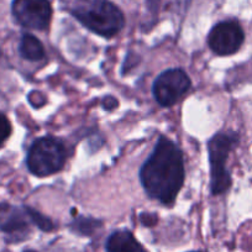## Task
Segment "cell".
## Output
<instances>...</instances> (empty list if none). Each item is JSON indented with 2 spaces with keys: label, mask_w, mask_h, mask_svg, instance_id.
Segmentation results:
<instances>
[{
  "label": "cell",
  "mask_w": 252,
  "mask_h": 252,
  "mask_svg": "<svg viewBox=\"0 0 252 252\" xmlns=\"http://www.w3.org/2000/svg\"><path fill=\"white\" fill-rule=\"evenodd\" d=\"M13 15L21 26L43 31L52 18V6L48 0H14Z\"/></svg>",
  "instance_id": "obj_6"
},
{
  "label": "cell",
  "mask_w": 252,
  "mask_h": 252,
  "mask_svg": "<svg viewBox=\"0 0 252 252\" xmlns=\"http://www.w3.org/2000/svg\"><path fill=\"white\" fill-rule=\"evenodd\" d=\"M106 252H146L129 230H116L108 237Z\"/></svg>",
  "instance_id": "obj_9"
},
{
  "label": "cell",
  "mask_w": 252,
  "mask_h": 252,
  "mask_svg": "<svg viewBox=\"0 0 252 252\" xmlns=\"http://www.w3.org/2000/svg\"><path fill=\"white\" fill-rule=\"evenodd\" d=\"M244 38V31L237 21H221L212 29L208 43L217 55L229 56L240 50Z\"/></svg>",
  "instance_id": "obj_7"
},
{
  "label": "cell",
  "mask_w": 252,
  "mask_h": 252,
  "mask_svg": "<svg viewBox=\"0 0 252 252\" xmlns=\"http://www.w3.org/2000/svg\"><path fill=\"white\" fill-rule=\"evenodd\" d=\"M140 219H141L142 224L146 225V226H152L157 221L156 214H141Z\"/></svg>",
  "instance_id": "obj_14"
},
{
  "label": "cell",
  "mask_w": 252,
  "mask_h": 252,
  "mask_svg": "<svg viewBox=\"0 0 252 252\" xmlns=\"http://www.w3.org/2000/svg\"><path fill=\"white\" fill-rule=\"evenodd\" d=\"M190 88V79L182 69L172 68L162 72L154 82V96L162 106H172Z\"/></svg>",
  "instance_id": "obj_5"
},
{
  "label": "cell",
  "mask_w": 252,
  "mask_h": 252,
  "mask_svg": "<svg viewBox=\"0 0 252 252\" xmlns=\"http://www.w3.org/2000/svg\"><path fill=\"white\" fill-rule=\"evenodd\" d=\"M69 226H71L72 231L77 232L82 236H91L101 226V221L93 219V218L78 217Z\"/></svg>",
  "instance_id": "obj_11"
},
{
  "label": "cell",
  "mask_w": 252,
  "mask_h": 252,
  "mask_svg": "<svg viewBox=\"0 0 252 252\" xmlns=\"http://www.w3.org/2000/svg\"><path fill=\"white\" fill-rule=\"evenodd\" d=\"M11 134V124L9 119L0 113V146L9 139Z\"/></svg>",
  "instance_id": "obj_13"
},
{
  "label": "cell",
  "mask_w": 252,
  "mask_h": 252,
  "mask_svg": "<svg viewBox=\"0 0 252 252\" xmlns=\"http://www.w3.org/2000/svg\"><path fill=\"white\" fill-rule=\"evenodd\" d=\"M103 105L106 110H111V109H114L116 105H118V100L114 99L113 96H106L103 101Z\"/></svg>",
  "instance_id": "obj_15"
},
{
  "label": "cell",
  "mask_w": 252,
  "mask_h": 252,
  "mask_svg": "<svg viewBox=\"0 0 252 252\" xmlns=\"http://www.w3.org/2000/svg\"><path fill=\"white\" fill-rule=\"evenodd\" d=\"M19 52H20L21 57L31 61V62L41 61L45 57V50H43L41 41L30 33L23 35L20 40V46H19Z\"/></svg>",
  "instance_id": "obj_10"
},
{
  "label": "cell",
  "mask_w": 252,
  "mask_h": 252,
  "mask_svg": "<svg viewBox=\"0 0 252 252\" xmlns=\"http://www.w3.org/2000/svg\"><path fill=\"white\" fill-rule=\"evenodd\" d=\"M140 181L150 198L172 205L184 183V159L181 149L161 136L151 156L140 169Z\"/></svg>",
  "instance_id": "obj_1"
},
{
  "label": "cell",
  "mask_w": 252,
  "mask_h": 252,
  "mask_svg": "<svg viewBox=\"0 0 252 252\" xmlns=\"http://www.w3.org/2000/svg\"><path fill=\"white\" fill-rule=\"evenodd\" d=\"M25 208L29 217H30L31 221H32V224L36 225L38 229H41L42 231H52V230L55 229V225H53V222L51 221L48 218L43 217L41 213H38L37 210L32 209V208H29V207H25Z\"/></svg>",
  "instance_id": "obj_12"
},
{
  "label": "cell",
  "mask_w": 252,
  "mask_h": 252,
  "mask_svg": "<svg viewBox=\"0 0 252 252\" xmlns=\"http://www.w3.org/2000/svg\"><path fill=\"white\" fill-rule=\"evenodd\" d=\"M190 252H204V251H190Z\"/></svg>",
  "instance_id": "obj_17"
},
{
  "label": "cell",
  "mask_w": 252,
  "mask_h": 252,
  "mask_svg": "<svg viewBox=\"0 0 252 252\" xmlns=\"http://www.w3.org/2000/svg\"><path fill=\"white\" fill-rule=\"evenodd\" d=\"M239 142V136L235 132H219L208 145L212 169V193L214 195L226 192L231 184L230 173L226 168V161L231 150Z\"/></svg>",
  "instance_id": "obj_4"
},
{
  "label": "cell",
  "mask_w": 252,
  "mask_h": 252,
  "mask_svg": "<svg viewBox=\"0 0 252 252\" xmlns=\"http://www.w3.org/2000/svg\"><path fill=\"white\" fill-rule=\"evenodd\" d=\"M67 154L64 145L55 137L46 136L37 139L29 150V171L37 177H47L57 173L66 162Z\"/></svg>",
  "instance_id": "obj_3"
},
{
  "label": "cell",
  "mask_w": 252,
  "mask_h": 252,
  "mask_svg": "<svg viewBox=\"0 0 252 252\" xmlns=\"http://www.w3.org/2000/svg\"><path fill=\"white\" fill-rule=\"evenodd\" d=\"M24 252H35V251H32V250H28V251H24Z\"/></svg>",
  "instance_id": "obj_16"
},
{
  "label": "cell",
  "mask_w": 252,
  "mask_h": 252,
  "mask_svg": "<svg viewBox=\"0 0 252 252\" xmlns=\"http://www.w3.org/2000/svg\"><path fill=\"white\" fill-rule=\"evenodd\" d=\"M30 224L32 221L25 207L20 209L6 203L0 204V231L6 235L8 241L25 240L30 234Z\"/></svg>",
  "instance_id": "obj_8"
},
{
  "label": "cell",
  "mask_w": 252,
  "mask_h": 252,
  "mask_svg": "<svg viewBox=\"0 0 252 252\" xmlns=\"http://www.w3.org/2000/svg\"><path fill=\"white\" fill-rule=\"evenodd\" d=\"M63 9L103 37H113L125 25L123 13L109 0H61Z\"/></svg>",
  "instance_id": "obj_2"
}]
</instances>
